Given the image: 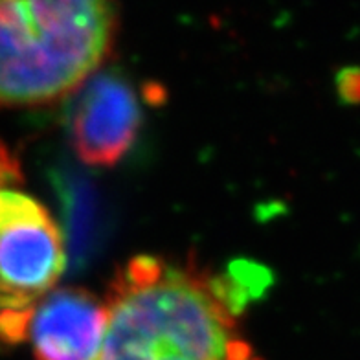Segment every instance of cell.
<instances>
[{
  "label": "cell",
  "instance_id": "3",
  "mask_svg": "<svg viewBox=\"0 0 360 360\" xmlns=\"http://www.w3.org/2000/svg\"><path fill=\"white\" fill-rule=\"evenodd\" d=\"M67 265L59 226L39 200L0 191V313L24 311L56 289Z\"/></svg>",
  "mask_w": 360,
  "mask_h": 360
},
{
  "label": "cell",
  "instance_id": "6",
  "mask_svg": "<svg viewBox=\"0 0 360 360\" xmlns=\"http://www.w3.org/2000/svg\"><path fill=\"white\" fill-rule=\"evenodd\" d=\"M20 180L19 160L11 155V151L0 140V191L10 190V186Z\"/></svg>",
  "mask_w": 360,
  "mask_h": 360
},
{
  "label": "cell",
  "instance_id": "1",
  "mask_svg": "<svg viewBox=\"0 0 360 360\" xmlns=\"http://www.w3.org/2000/svg\"><path fill=\"white\" fill-rule=\"evenodd\" d=\"M243 298L233 281L193 265L133 257L109 285L94 360H261L241 335Z\"/></svg>",
  "mask_w": 360,
  "mask_h": 360
},
{
  "label": "cell",
  "instance_id": "5",
  "mask_svg": "<svg viewBox=\"0 0 360 360\" xmlns=\"http://www.w3.org/2000/svg\"><path fill=\"white\" fill-rule=\"evenodd\" d=\"M81 89L70 122L74 149L90 166H114L131 149L140 129L136 92L116 74L90 77Z\"/></svg>",
  "mask_w": 360,
  "mask_h": 360
},
{
  "label": "cell",
  "instance_id": "4",
  "mask_svg": "<svg viewBox=\"0 0 360 360\" xmlns=\"http://www.w3.org/2000/svg\"><path fill=\"white\" fill-rule=\"evenodd\" d=\"M105 327V302L76 287L53 289L24 311L0 313V338L28 340L35 360H94Z\"/></svg>",
  "mask_w": 360,
  "mask_h": 360
},
{
  "label": "cell",
  "instance_id": "2",
  "mask_svg": "<svg viewBox=\"0 0 360 360\" xmlns=\"http://www.w3.org/2000/svg\"><path fill=\"white\" fill-rule=\"evenodd\" d=\"M118 26L101 0L0 2V109L50 103L98 70Z\"/></svg>",
  "mask_w": 360,
  "mask_h": 360
},
{
  "label": "cell",
  "instance_id": "7",
  "mask_svg": "<svg viewBox=\"0 0 360 360\" xmlns=\"http://www.w3.org/2000/svg\"><path fill=\"white\" fill-rule=\"evenodd\" d=\"M342 94L351 101H360V70L344 72V76H342Z\"/></svg>",
  "mask_w": 360,
  "mask_h": 360
}]
</instances>
